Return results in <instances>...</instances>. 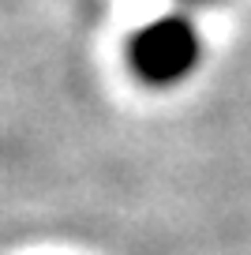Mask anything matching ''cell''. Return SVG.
Here are the masks:
<instances>
[{"label":"cell","instance_id":"obj_2","mask_svg":"<svg viewBox=\"0 0 251 255\" xmlns=\"http://www.w3.org/2000/svg\"><path fill=\"white\" fill-rule=\"evenodd\" d=\"M188 4H214V0H188Z\"/></svg>","mask_w":251,"mask_h":255},{"label":"cell","instance_id":"obj_1","mask_svg":"<svg viewBox=\"0 0 251 255\" xmlns=\"http://www.w3.org/2000/svg\"><path fill=\"white\" fill-rule=\"evenodd\" d=\"M203 56V38L188 15H161L142 26L127 45L131 72L146 87H176L195 72Z\"/></svg>","mask_w":251,"mask_h":255}]
</instances>
